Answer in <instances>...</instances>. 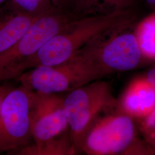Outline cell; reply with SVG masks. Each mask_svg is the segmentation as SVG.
Instances as JSON below:
<instances>
[{
    "label": "cell",
    "mask_w": 155,
    "mask_h": 155,
    "mask_svg": "<svg viewBox=\"0 0 155 155\" xmlns=\"http://www.w3.org/2000/svg\"><path fill=\"white\" fill-rule=\"evenodd\" d=\"M135 19L132 9L79 18L23 62L17 69V77L37 67L54 66L66 61L94 39L118 29L129 27Z\"/></svg>",
    "instance_id": "1"
},
{
    "label": "cell",
    "mask_w": 155,
    "mask_h": 155,
    "mask_svg": "<svg viewBox=\"0 0 155 155\" xmlns=\"http://www.w3.org/2000/svg\"><path fill=\"white\" fill-rule=\"evenodd\" d=\"M109 74L86 48L61 64L39 66L16 78L29 89L43 93L71 91Z\"/></svg>",
    "instance_id": "2"
},
{
    "label": "cell",
    "mask_w": 155,
    "mask_h": 155,
    "mask_svg": "<svg viewBox=\"0 0 155 155\" xmlns=\"http://www.w3.org/2000/svg\"><path fill=\"white\" fill-rule=\"evenodd\" d=\"M79 17L54 8L38 17L11 49L0 56V82L16 78L18 68Z\"/></svg>",
    "instance_id": "3"
},
{
    "label": "cell",
    "mask_w": 155,
    "mask_h": 155,
    "mask_svg": "<svg viewBox=\"0 0 155 155\" xmlns=\"http://www.w3.org/2000/svg\"><path fill=\"white\" fill-rule=\"evenodd\" d=\"M113 102L110 89L105 82L85 84L70 92L64 98V107L75 149L82 141L96 117Z\"/></svg>",
    "instance_id": "4"
},
{
    "label": "cell",
    "mask_w": 155,
    "mask_h": 155,
    "mask_svg": "<svg viewBox=\"0 0 155 155\" xmlns=\"http://www.w3.org/2000/svg\"><path fill=\"white\" fill-rule=\"evenodd\" d=\"M32 90L13 88L4 100L0 117V154L33 143L30 117Z\"/></svg>",
    "instance_id": "5"
},
{
    "label": "cell",
    "mask_w": 155,
    "mask_h": 155,
    "mask_svg": "<svg viewBox=\"0 0 155 155\" xmlns=\"http://www.w3.org/2000/svg\"><path fill=\"white\" fill-rule=\"evenodd\" d=\"M120 28L94 39L85 47L110 74L132 70L143 59L134 32Z\"/></svg>",
    "instance_id": "6"
},
{
    "label": "cell",
    "mask_w": 155,
    "mask_h": 155,
    "mask_svg": "<svg viewBox=\"0 0 155 155\" xmlns=\"http://www.w3.org/2000/svg\"><path fill=\"white\" fill-rule=\"evenodd\" d=\"M134 136V126L130 117L110 116L90 128L83 140V148L90 155H114L138 141Z\"/></svg>",
    "instance_id": "7"
},
{
    "label": "cell",
    "mask_w": 155,
    "mask_h": 155,
    "mask_svg": "<svg viewBox=\"0 0 155 155\" xmlns=\"http://www.w3.org/2000/svg\"><path fill=\"white\" fill-rule=\"evenodd\" d=\"M30 117L33 142L54 139L68 126L64 107V98L56 94L32 90Z\"/></svg>",
    "instance_id": "8"
},
{
    "label": "cell",
    "mask_w": 155,
    "mask_h": 155,
    "mask_svg": "<svg viewBox=\"0 0 155 155\" xmlns=\"http://www.w3.org/2000/svg\"><path fill=\"white\" fill-rule=\"evenodd\" d=\"M38 17L21 11L9 0L0 6V56L16 44Z\"/></svg>",
    "instance_id": "9"
},
{
    "label": "cell",
    "mask_w": 155,
    "mask_h": 155,
    "mask_svg": "<svg viewBox=\"0 0 155 155\" xmlns=\"http://www.w3.org/2000/svg\"><path fill=\"white\" fill-rule=\"evenodd\" d=\"M122 107L125 113L144 119L155 109V87L146 79L133 81L122 98Z\"/></svg>",
    "instance_id": "10"
},
{
    "label": "cell",
    "mask_w": 155,
    "mask_h": 155,
    "mask_svg": "<svg viewBox=\"0 0 155 155\" xmlns=\"http://www.w3.org/2000/svg\"><path fill=\"white\" fill-rule=\"evenodd\" d=\"M135 0H67L66 11L79 17L105 15L132 9Z\"/></svg>",
    "instance_id": "11"
},
{
    "label": "cell",
    "mask_w": 155,
    "mask_h": 155,
    "mask_svg": "<svg viewBox=\"0 0 155 155\" xmlns=\"http://www.w3.org/2000/svg\"><path fill=\"white\" fill-rule=\"evenodd\" d=\"M75 150L70 134H65L59 139L55 137L39 143L33 142L11 151L7 155H71L75 152Z\"/></svg>",
    "instance_id": "12"
},
{
    "label": "cell",
    "mask_w": 155,
    "mask_h": 155,
    "mask_svg": "<svg viewBox=\"0 0 155 155\" xmlns=\"http://www.w3.org/2000/svg\"><path fill=\"white\" fill-rule=\"evenodd\" d=\"M134 33L143 59L155 62V11L138 22Z\"/></svg>",
    "instance_id": "13"
},
{
    "label": "cell",
    "mask_w": 155,
    "mask_h": 155,
    "mask_svg": "<svg viewBox=\"0 0 155 155\" xmlns=\"http://www.w3.org/2000/svg\"><path fill=\"white\" fill-rule=\"evenodd\" d=\"M17 8L34 17H39L54 8L51 0H9Z\"/></svg>",
    "instance_id": "14"
},
{
    "label": "cell",
    "mask_w": 155,
    "mask_h": 155,
    "mask_svg": "<svg viewBox=\"0 0 155 155\" xmlns=\"http://www.w3.org/2000/svg\"><path fill=\"white\" fill-rule=\"evenodd\" d=\"M141 123V130L143 132H147L155 129V109L151 113L143 119Z\"/></svg>",
    "instance_id": "15"
},
{
    "label": "cell",
    "mask_w": 155,
    "mask_h": 155,
    "mask_svg": "<svg viewBox=\"0 0 155 155\" xmlns=\"http://www.w3.org/2000/svg\"><path fill=\"white\" fill-rule=\"evenodd\" d=\"M13 89L11 86L9 84H2L0 86V117L5 97Z\"/></svg>",
    "instance_id": "16"
},
{
    "label": "cell",
    "mask_w": 155,
    "mask_h": 155,
    "mask_svg": "<svg viewBox=\"0 0 155 155\" xmlns=\"http://www.w3.org/2000/svg\"><path fill=\"white\" fill-rule=\"evenodd\" d=\"M145 141L155 150V129L143 132Z\"/></svg>",
    "instance_id": "17"
},
{
    "label": "cell",
    "mask_w": 155,
    "mask_h": 155,
    "mask_svg": "<svg viewBox=\"0 0 155 155\" xmlns=\"http://www.w3.org/2000/svg\"><path fill=\"white\" fill-rule=\"evenodd\" d=\"M145 77L155 87V62L154 65L147 72Z\"/></svg>",
    "instance_id": "18"
},
{
    "label": "cell",
    "mask_w": 155,
    "mask_h": 155,
    "mask_svg": "<svg viewBox=\"0 0 155 155\" xmlns=\"http://www.w3.org/2000/svg\"><path fill=\"white\" fill-rule=\"evenodd\" d=\"M67 0H51L54 8L65 11Z\"/></svg>",
    "instance_id": "19"
},
{
    "label": "cell",
    "mask_w": 155,
    "mask_h": 155,
    "mask_svg": "<svg viewBox=\"0 0 155 155\" xmlns=\"http://www.w3.org/2000/svg\"><path fill=\"white\" fill-rule=\"evenodd\" d=\"M150 8L155 11V0H145Z\"/></svg>",
    "instance_id": "20"
},
{
    "label": "cell",
    "mask_w": 155,
    "mask_h": 155,
    "mask_svg": "<svg viewBox=\"0 0 155 155\" xmlns=\"http://www.w3.org/2000/svg\"><path fill=\"white\" fill-rule=\"evenodd\" d=\"M6 2H7V0H0V6L3 5Z\"/></svg>",
    "instance_id": "21"
}]
</instances>
